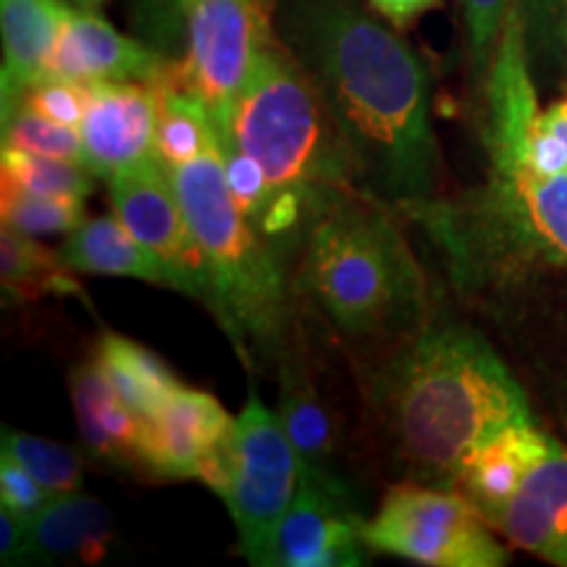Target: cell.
<instances>
[{"instance_id": "1", "label": "cell", "mask_w": 567, "mask_h": 567, "mask_svg": "<svg viewBox=\"0 0 567 567\" xmlns=\"http://www.w3.org/2000/svg\"><path fill=\"white\" fill-rule=\"evenodd\" d=\"M281 27L334 116L358 193L405 213L434 203L431 80L396 27L354 0H289Z\"/></svg>"}, {"instance_id": "2", "label": "cell", "mask_w": 567, "mask_h": 567, "mask_svg": "<svg viewBox=\"0 0 567 567\" xmlns=\"http://www.w3.org/2000/svg\"><path fill=\"white\" fill-rule=\"evenodd\" d=\"M389 434L413 481L457 488L463 463L509 423L534 421L528 396L478 331L431 326L384 386Z\"/></svg>"}, {"instance_id": "3", "label": "cell", "mask_w": 567, "mask_h": 567, "mask_svg": "<svg viewBox=\"0 0 567 567\" xmlns=\"http://www.w3.org/2000/svg\"><path fill=\"white\" fill-rule=\"evenodd\" d=\"M229 142L264 168L271 200L255 229L279 255L284 239L308 234L331 205L360 195L321 90L276 38L255 59Z\"/></svg>"}, {"instance_id": "4", "label": "cell", "mask_w": 567, "mask_h": 567, "mask_svg": "<svg viewBox=\"0 0 567 567\" xmlns=\"http://www.w3.org/2000/svg\"><path fill=\"white\" fill-rule=\"evenodd\" d=\"M386 205L347 195L310 226L297 284L350 337H373L423 313V276Z\"/></svg>"}, {"instance_id": "5", "label": "cell", "mask_w": 567, "mask_h": 567, "mask_svg": "<svg viewBox=\"0 0 567 567\" xmlns=\"http://www.w3.org/2000/svg\"><path fill=\"white\" fill-rule=\"evenodd\" d=\"M184 216L205 255L210 302L237 344H271L284 326L279 252L247 221L229 193L221 145L168 168Z\"/></svg>"}, {"instance_id": "6", "label": "cell", "mask_w": 567, "mask_h": 567, "mask_svg": "<svg viewBox=\"0 0 567 567\" xmlns=\"http://www.w3.org/2000/svg\"><path fill=\"white\" fill-rule=\"evenodd\" d=\"M184 27V55L172 80L210 113L218 145L231 140V118L260 48L274 38L271 0H174Z\"/></svg>"}, {"instance_id": "7", "label": "cell", "mask_w": 567, "mask_h": 567, "mask_svg": "<svg viewBox=\"0 0 567 567\" xmlns=\"http://www.w3.org/2000/svg\"><path fill=\"white\" fill-rule=\"evenodd\" d=\"M363 536L368 549L431 567H502L509 557L460 488L421 481L389 488Z\"/></svg>"}, {"instance_id": "8", "label": "cell", "mask_w": 567, "mask_h": 567, "mask_svg": "<svg viewBox=\"0 0 567 567\" xmlns=\"http://www.w3.org/2000/svg\"><path fill=\"white\" fill-rule=\"evenodd\" d=\"M300 488V460L281 415L268 410L255 386L239 417H234V455L226 507L239 534V549L258 565L274 528L292 507Z\"/></svg>"}, {"instance_id": "9", "label": "cell", "mask_w": 567, "mask_h": 567, "mask_svg": "<svg viewBox=\"0 0 567 567\" xmlns=\"http://www.w3.org/2000/svg\"><path fill=\"white\" fill-rule=\"evenodd\" d=\"M116 218L166 266L174 289L210 302L205 255L176 197L172 172L158 155L109 179Z\"/></svg>"}, {"instance_id": "10", "label": "cell", "mask_w": 567, "mask_h": 567, "mask_svg": "<svg viewBox=\"0 0 567 567\" xmlns=\"http://www.w3.org/2000/svg\"><path fill=\"white\" fill-rule=\"evenodd\" d=\"M471 221L509 252L567 268V172L542 176L528 166L492 172Z\"/></svg>"}, {"instance_id": "11", "label": "cell", "mask_w": 567, "mask_h": 567, "mask_svg": "<svg viewBox=\"0 0 567 567\" xmlns=\"http://www.w3.org/2000/svg\"><path fill=\"white\" fill-rule=\"evenodd\" d=\"M365 520L350 502L323 494L300 476L292 507L274 528L258 565L266 567H354L363 565Z\"/></svg>"}, {"instance_id": "12", "label": "cell", "mask_w": 567, "mask_h": 567, "mask_svg": "<svg viewBox=\"0 0 567 567\" xmlns=\"http://www.w3.org/2000/svg\"><path fill=\"white\" fill-rule=\"evenodd\" d=\"M158 92L153 82H92L80 124L84 166L101 179L155 155Z\"/></svg>"}, {"instance_id": "13", "label": "cell", "mask_w": 567, "mask_h": 567, "mask_svg": "<svg viewBox=\"0 0 567 567\" xmlns=\"http://www.w3.org/2000/svg\"><path fill=\"white\" fill-rule=\"evenodd\" d=\"M168 63L142 42L126 38L97 11L63 9L48 76L71 82H155Z\"/></svg>"}, {"instance_id": "14", "label": "cell", "mask_w": 567, "mask_h": 567, "mask_svg": "<svg viewBox=\"0 0 567 567\" xmlns=\"http://www.w3.org/2000/svg\"><path fill=\"white\" fill-rule=\"evenodd\" d=\"M234 431V417L213 394L179 389L142 421V467L158 478H197V467Z\"/></svg>"}, {"instance_id": "15", "label": "cell", "mask_w": 567, "mask_h": 567, "mask_svg": "<svg viewBox=\"0 0 567 567\" xmlns=\"http://www.w3.org/2000/svg\"><path fill=\"white\" fill-rule=\"evenodd\" d=\"M494 530L517 549L567 567V450L557 439L496 515Z\"/></svg>"}, {"instance_id": "16", "label": "cell", "mask_w": 567, "mask_h": 567, "mask_svg": "<svg viewBox=\"0 0 567 567\" xmlns=\"http://www.w3.org/2000/svg\"><path fill=\"white\" fill-rule=\"evenodd\" d=\"M549 444L551 436L544 434L536 421L509 423L467 455L457 488L494 526L496 515L517 492L530 467L544 457Z\"/></svg>"}, {"instance_id": "17", "label": "cell", "mask_w": 567, "mask_h": 567, "mask_svg": "<svg viewBox=\"0 0 567 567\" xmlns=\"http://www.w3.org/2000/svg\"><path fill=\"white\" fill-rule=\"evenodd\" d=\"M63 9L59 0H0L3 24V71H0V111L3 118L21 105L24 92L48 76Z\"/></svg>"}, {"instance_id": "18", "label": "cell", "mask_w": 567, "mask_h": 567, "mask_svg": "<svg viewBox=\"0 0 567 567\" xmlns=\"http://www.w3.org/2000/svg\"><path fill=\"white\" fill-rule=\"evenodd\" d=\"M113 542L111 513L87 494L53 496L27 526L21 563H82L95 565L109 555Z\"/></svg>"}, {"instance_id": "19", "label": "cell", "mask_w": 567, "mask_h": 567, "mask_svg": "<svg viewBox=\"0 0 567 567\" xmlns=\"http://www.w3.org/2000/svg\"><path fill=\"white\" fill-rule=\"evenodd\" d=\"M71 402L92 457L111 465H142V421L116 394L97 360L71 373Z\"/></svg>"}, {"instance_id": "20", "label": "cell", "mask_w": 567, "mask_h": 567, "mask_svg": "<svg viewBox=\"0 0 567 567\" xmlns=\"http://www.w3.org/2000/svg\"><path fill=\"white\" fill-rule=\"evenodd\" d=\"M59 255L74 274L130 276L158 287H174L166 266L134 239V234L111 216L84 218L59 247Z\"/></svg>"}, {"instance_id": "21", "label": "cell", "mask_w": 567, "mask_h": 567, "mask_svg": "<svg viewBox=\"0 0 567 567\" xmlns=\"http://www.w3.org/2000/svg\"><path fill=\"white\" fill-rule=\"evenodd\" d=\"M281 423L287 429L297 460H300V476L308 478L323 494L334 499L350 502V488L334 467V434H331L329 415L316 394L305 384L287 381L281 392Z\"/></svg>"}, {"instance_id": "22", "label": "cell", "mask_w": 567, "mask_h": 567, "mask_svg": "<svg viewBox=\"0 0 567 567\" xmlns=\"http://www.w3.org/2000/svg\"><path fill=\"white\" fill-rule=\"evenodd\" d=\"M95 360L101 363L105 379L111 381L116 394L140 421L153 417L166 405L168 396L182 389L158 354L126 337L105 334L97 344Z\"/></svg>"}, {"instance_id": "23", "label": "cell", "mask_w": 567, "mask_h": 567, "mask_svg": "<svg viewBox=\"0 0 567 567\" xmlns=\"http://www.w3.org/2000/svg\"><path fill=\"white\" fill-rule=\"evenodd\" d=\"M0 281L6 300L32 302L51 295H82L74 271L63 264L59 250L34 243L30 234L11 226L0 229Z\"/></svg>"}, {"instance_id": "24", "label": "cell", "mask_w": 567, "mask_h": 567, "mask_svg": "<svg viewBox=\"0 0 567 567\" xmlns=\"http://www.w3.org/2000/svg\"><path fill=\"white\" fill-rule=\"evenodd\" d=\"M158 92V122H155V155L168 168L195 161L216 145L218 134L205 105L172 80V63L166 74L155 80Z\"/></svg>"}, {"instance_id": "25", "label": "cell", "mask_w": 567, "mask_h": 567, "mask_svg": "<svg viewBox=\"0 0 567 567\" xmlns=\"http://www.w3.org/2000/svg\"><path fill=\"white\" fill-rule=\"evenodd\" d=\"M3 184L17 187L21 193L63 197V200H84L95 189V174L84 163L45 158V155H32L17 147H3Z\"/></svg>"}, {"instance_id": "26", "label": "cell", "mask_w": 567, "mask_h": 567, "mask_svg": "<svg viewBox=\"0 0 567 567\" xmlns=\"http://www.w3.org/2000/svg\"><path fill=\"white\" fill-rule=\"evenodd\" d=\"M3 452L24 465L51 496L74 494L82 488V457L66 444L3 429Z\"/></svg>"}, {"instance_id": "27", "label": "cell", "mask_w": 567, "mask_h": 567, "mask_svg": "<svg viewBox=\"0 0 567 567\" xmlns=\"http://www.w3.org/2000/svg\"><path fill=\"white\" fill-rule=\"evenodd\" d=\"M3 226H11L21 234L40 237V234H69L84 221V200H63V197H45L21 193L17 187L3 184L0 195Z\"/></svg>"}, {"instance_id": "28", "label": "cell", "mask_w": 567, "mask_h": 567, "mask_svg": "<svg viewBox=\"0 0 567 567\" xmlns=\"http://www.w3.org/2000/svg\"><path fill=\"white\" fill-rule=\"evenodd\" d=\"M3 147H17V151L45 155V158L84 163L80 130L48 122L27 109H17L3 118Z\"/></svg>"}, {"instance_id": "29", "label": "cell", "mask_w": 567, "mask_h": 567, "mask_svg": "<svg viewBox=\"0 0 567 567\" xmlns=\"http://www.w3.org/2000/svg\"><path fill=\"white\" fill-rule=\"evenodd\" d=\"M513 3L515 0H463L467 59H471V76L476 87L486 84L496 42L502 38Z\"/></svg>"}, {"instance_id": "30", "label": "cell", "mask_w": 567, "mask_h": 567, "mask_svg": "<svg viewBox=\"0 0 567 567\" xmlns=\"http://www.w3.org/2000/svg\"><path fill=\"white\" fill-rule=\"evenodd\" d=\"M221 158H224V172L226 184H229V193L237 203V208L245 213L247 221L258 226L260 218L271 200V189H268V179L264 168L258 166V161L250 158L245 151H239L234 142L221 145Z\"/></svg>"}, {"instance_id": "31", "label": "cell", "mask_w": 567, "mask_h": 567, "mask_svg": "<svg viewBox=\"0 0 567 567\" xmlns=\"http://www.w3.org/2000/svg\"><path fill=\"white\" fill-rule=\"evenodd\" d=\"M84 105H87V84L61 80V76H45L24 92L19 109L38 113L48 122L80 130Z\"/></svg>"}, {"instance_id": "32", "label": "cell", "mask_w": 567, "mask_h": 567, "mask_svg": "<svg viewBox=\"0 0 567 567\" xmlns=\"http://www.w3.org/2000/svg\"><path fill=\"white\" fill-rule=\"evenodd\" d=\"M51 499L53 496L38 484V478L24 465H19L6 452L0 455V502L6 509L24 520H32Z\"/></svg>"}, {"instance_id": "33", "label": "cell", "mask_w": 567, "mask_h": 567, "mask_svg": "<svg viewBox=\"0 0 567 567\" xmlns=\"http://www.w3.org/2000/svg\"><path fill=\"white\" fill-rule=\"evenodd\" d=\"M27 526H30V520L13 515L6 507L0 509V557H3V565H17L24 559Z\"/></svg>"}, {"instance_id": "34", "label": "cell", "mask_w": 567, "mask_h": 567, "mask_svg": "<svg viewBox=\"0 0 567 567\" xmlns=\"http://www.w3.org/2000/svg\"><path fill=\"white\" fill-rule=\"evenodd\" d=\"M373 6V11H379L389 24H394L396 30H405L423 17L425 11H431L439 0H368Z\"/></svg>"}, {"instance_id": "35", "label": "cell", "mask_w": 567, "mask_h": 567, "mask_svg": "<svg viewBox=\"0 0 567 567\" xmlns=\"http://www.w3.org/2000/svg\"><path fill=\"white\" fill-rule=\"evenodd\" d=\"M542 118H544V124H547L549 130L557 134L559 142H563L565 153H567V97H563V101H555L547 111H542Z\"/></svg>"}, {"instance_id": "36", "label": "cell", "mask_w": 567, "mask_h": 567, "mask_svg": "<svg viewBox=\"0 0 567 567\" xmlns=\"http://www.w3.org/2000/svg\"><path fill=\"white\" fill-rule=\"evenodd\" d=\"M103 3L105 0H71V6H74V9H82V11H97Z\"/></svg>"}]
</instances>
